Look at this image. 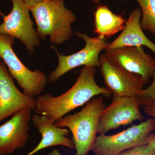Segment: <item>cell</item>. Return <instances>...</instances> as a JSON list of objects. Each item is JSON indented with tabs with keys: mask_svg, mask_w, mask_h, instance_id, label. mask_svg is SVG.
Masks as SVG:
<instances>
[{
	"mask_svg": "<svg viewBox=\"0 0 155 155\" xmlns=\"http://www.w3.org/2000/svg\"><path fill=\"white\" fill-rule=\"evenodd\" d=\"M10 1H11V0H10Z\"/></svg>",
	"mask_w": 155,
	"mask_h": 155,
	"instance_id": "25",
	"label": "cell"
},
{
	"mask_svg": "<svg viewBox=\"0 0 155 155\" xmlns=\"http://www.w3.org/2000/svg\"><path fill=\"white\" fill-rule=\"evenodd\" d=\"M111 1H115V0H111ZM92 1L94 4L97 5V4H99L101 2V0H92Z\"/></svg>",
	"mask_w": 155,
	"mask_h": 155,
	"instance_id": "23",
	"label": "cell"
},
{
	"mask_svg": "<svg viewBox=\"0 0 155 155\" xmlns=\"http://www.w3.org/2000/svg\"><path fill=\"white\" fill-rule=\"evenodd\" d=\"M140 106L136 96L113 95L112 103L105 107L100 117L98 134H105L110 130L130 125L137 120L143 122L144 117L140 112Z\"/></svg>",
	"mask_w": 155,
	"mask_h": 155,
	"instance_id": "8",
	"label": "cell"
},
{
	"mask_svg": "<svg viewBox=\"0 0 155 155\" xmlns=\"http://www.w3.org/2000/svg\"><path fill=\"white\" fill-rule=\"evenodd\" d=\"M29 8L40 38L45 39L49 36L52 44L60 45L74 34L72 25L76 21V17L66 8L64 0H44Z\"/></svg>",
	"mask_w": 155,
	"mask_h": 155,
	"instance_id": "2",
	"label": "cell"
},
{
	"mask_svg": "<svg viewBox=\"0 0 155 155\" xmlns=\"http://www.w3.org/2000/svg\"><path fill=\"white\" fill-rule=\"evenodd\" d=\"M147 143L149 145L155 150V133L151 132L148 136L147 139Z\"/></svg>",
	"mask_w": 155,
	"mask_h": 155,
	"instance_id": "20",
	"label": "cell"
},
{
	"mask_svg": "<svg viewBox=\"0 0 155 155\" xmlns=\"http://www.w3.org/2000/svg\"><path fill=\"white\" fill-rule=\"evenodd\" d=\"M94 32L102 38L111 37L125 28L126 20L113 13L107 6L100 5L94 13Z\"/></svg>",
	"mask_w": 155,
	"mask_h": 155,
	"instance_id": "15",
	"label": "cell"
},
{
	"mask_svg": "<svg viewBox=\"0 0 155 155\" xmlns=\"http://www.w3.org/2000/svg\"><path fill=\"white\" fill-rule=\"evenodd\" d=\"M152 77L153 79L148 87L143 89L136 96L142 107L151 106L155 103V71Z\"/></svg>",
	"mask_w": 155,
	"mask_h": 155,
	"instance_id": "17",
	"label": "cell"
},
{
	"mask_svg": "<svg viewBox=\"0 0 155 155\" xmlns=\"http://www.w3.org/2000/svg\"><path fill=\"white\" fill-rule=\"evenodd\" d=\"M2 0H0V2H1V1H2Z\"/></svg>",
	"mask_w": 155,
	"mask_h": 155,
	"instance_id": "24",
	"label": "cell"
},
{
	"mask_svg": "<svg viewBox=\"0 0 155 155\" xmlns=\"http://www.w3.org/2000/svg\"><path fill=\"white\" fill-rule=\"evenodd\" d=\"M142 108L147 115L155 119V103L152 105L144 106Z\"/></svg>",
	"mask_w": 155,
	"mask_h": 155,
	"instance_id": "19",
	"label": "cell"
},
{
	"mask_svg": "<svg viewBox=\"0 0 155 155\" xmlns=\"http://www.w3.org/2000/svg\"><path fill=\"white\" fill-rule=\"evenodd\" d=\"M44 0H24L26 5L28 6L29 8L32 7L38 4V3L41 2Z\"/></svg>",
	"mask_w": 155,
	"mask_h": 155,
	"instance_id": "21",
	"label": "cell"
},
{
	"mask_svg": "<svg viewBox=\"0 0 155 155\" xmlns=\"http://www.w3.org/2000/svg\"><path fill=\"white\" fill-rule=\"evenodd\" d=\"M31 121L42 138L37 146L25 155H33L45 149L57 146L70 150L75 149L72 139L68 137L69 130L57 126L47 117L38 114L32 115Z\"/></svg>",
	"mask_w": 155,
	"mask_h": 155,
	"instance_id": "13",
	"label": "cell"
},
{
	"mask_svg": "<svg viewBox=\"0 0 155 155\" xmlns=\"http://www.w3.org/2000/svg\"><path fill=\"white\" fill-rule=\"evenodd\" d=\"M100 71L106 87L112 94L120 97L136 96L144 88L140 75L122 69L105 58L100 57Z\"/></svg>",
	"mask_w": 155,
	"mask_h": 155,
	"instance_id": "9",
	"label": "cell"
},
{
	"mask_svg": "<svg viewBox=\"0 0 155 155\" xmlns=\"http://www.w3.org/2000/svg\"><path fill=\"white\" fill-rule=\"evenodd\" d=\"M141 9H134L125 22L122 33L107 45L106 50L125 46H146L155 54V44L145 35L140 26Z\"/></svg>",
	"mask_w": 155,
	"mask_h": 155,
	"instance_id": "14",
	"label": "cell"
},
{
	"mask_svg": "<svg viewBox=\"0 0 155 155\" xmlns=\"http://www.w3.org/2000/svg\"><path fill=\"white\" fill-rule=\"evenodd\" d=\"M12 10L8 15L2 17L0 24V34L17 38L22 42L30 54L35 53V49L40 45V38L30 16V10L24 0H11Z\"/></svg>",
	"mask_w": 155,
	"mask_h": 155,
	"instance_id": "7",
	"label": "cell"
},
{
	"mask_svg": "<svg viewBox=\"0 0 155 155\" xmlns=\"http://www.w3.org/2000/svg\"><path fill=\"white\" fill-rule=\"evenodd\" d=\"M103 55L122 69L140 75L145 84L155 71V59L143 46H125L106 50Z\"/></svg>",
	"mask_w": 155,
	"mask_h": 155,
	"instance_id": "10",
	"label": "cell"
},
{
	"mask_svg": "<svg viewBox=\"0 0 155 155\" xmlns=\"http://www.w3.org/2000/svg\"><path fill=\"white\" fill-rule=\"evenodd\" d=\"M105 108L102 97L96 96L81 110L65 116L55 122L58 127H67L72 134L75 155H87L95 141L100 117Z\"/></svg>",
	"mask_w": 155,
	"mask_h": 155,
	"instance_id": "3",
	"label": "cell"
},
{
	"mask_svg": "<svg viewBox=\"0 0 155 155\" xmlns=\"http://www.w3.org/2000/svg\"><path fill=\"white\" fill-rule=\"evenodd\" d=\"M36 100L19 91L0 59V122L25 109L35 110Z\"/></svg>",
	"mask_w": 155,
	"mask_h": 155,
	"instance_id": "12",
	"label": "cell"
},
{
	"mask_svg": "<svg viewBox=\"0 0 155 155\" xmlns=\"http://www.w3.org/2000/svg\"><path fill=\"white\" fill-rule=\"evenodd\" d=\"M119 155H155V150L146 143L126 150Z\"/></svg>",
	"mask_w": 155,
	"mask_h": 155,
	"instance_id": "18",
	"label": "cell"
},
{
	"mask_svg": "<svg viewBox=\"0 0 155 155\" xmlns=\"http://www.w3.org/2000/svg\"><path fill=\"white\" fill-rule=\"evenodd\" d=\"M14 44V38L0 34V58L23 93L34 98L44 91L48 82V78L41 70L31 71L25 67L14 52L12 47Z\"/></svg>",
	"mask_w": 155,
	"mask_h": 155,
	"instance_id": "4",
	"label": "cell"
},
{
	"mask_svg": "<svg viewBox=\"0 0 155 155\" xmlns=\"http://www.w3.org/2000/svg\"><path fill=\"white\" fill-rule=\"evenodd\" d=\"M96 67H84L80 69L74 85L66 92L57 97L46 94L37 97L35 110L55 123L95 97H110L112 93L107 87H100L96 82Z\"/></svg>",
	"mask_w": 155,
	"mask_h": 155,
	"instance_id": "1",
	"label": "cell"
},
{
	"mask_svg": "<svg viewBox=\"0 0 155 155\" xmlns=\"http://www.w3.org/2000/svg\"><path fill=\"white\" fill-rule=\"evenodd\" d=\"M32 110L25 109L0 126V155H8L25 146L29 137Z\"/></svg>",
	"mask_w": 155,
	"mask_h": 155,
	"instance_id": "11",
	"label": "cell"
},
{
	"mask_svg": "<svg viewBox=\"0 0 155 155\" xmlns=\"http://www.w3.org/2000/svg\"><path fill=\"white\" fill-rule=\"evenodd\" d=\"M140 6L142 17L140 26L155 37V0H135Z\"/></svg>",
	"mask_w": 155,
	"mask_h": 155,
	"instance_id": "16",
	"label": "cell"
},
{
	"mask_svg": "<svg viewBox=\"0 0 155 155\" xmlns=\"http://www.w3.org/2000/svg\"><path fill=\"white\" fill-rule=\"evenodd\" d=\"M45 155H63L62 153L60 152V151L56 149H54Z\"/></svg>",
	"mask_w": 155,
	"mask_h": 155,
	"instance_id": "22",
	"label": "cell"
},
{
	"mask_svg": "<svg viewBox=\"0 0 155 155\" xmlns=\"http://www.w3.org/2000/svg\"><path fill=\"white\" fill-rule=\"evenodd\" d=\"M75 35L85 42L84 47L77 52L69 55H64L58 52L52 46L58 59V65L55 70L50 73L48 78L49 83L55 82L64 74L80 66L98 67L100 66V53L106 49L109 44L106 38L99 37H91L81 32L75 31Z\"/></svg>",
	"mask_w": 155,
	"mask_h": 155,
	"instance_id": "6",
	"label": "cell"
},
{
	"mask_svg": "<svg viewBox=\"0 0 155 155\" xmlns=\"http://www.w3.org/2000/svg\"><path fill=\"white\" fill-rule=\"evenodd\" d=\"M154 130L155 119L148 118L116 134L97 136L91 151L94 155H119L126 150L147 143L148 136Z\"/></svg>",
	"mask_w": 155,
	"mask_h": 155,
	"instance_id": "5",
	"label": "cell"
}]
</instances>
